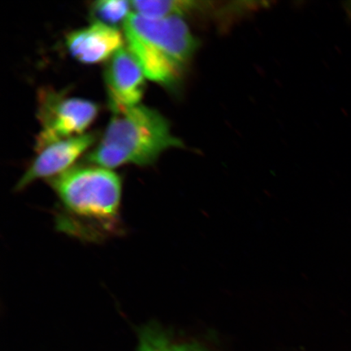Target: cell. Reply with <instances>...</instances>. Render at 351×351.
Returning <instances> with one entry per match:
<instances>
[{
	"label": "cell",
	"instance_id": "6da1fadb",
	"mask_svg": "<svg viewBox=\"0 0 351 351\" xmlns=\"http://www.w3.org/2000/svg\"><path fill=\"white\" fill-rule=\"evenodd\" d=\"M48 182L58 199L57 230L95 243L124 234L123 183L117 173L92 165L76 166Z\"/></svg>",
	"mask_w": 351,
	"mask_h": 351
},
{
	"label": "cell",
	"instance_id": "7a4b0ae2",
	"mask_svg": "<svg viewBox=\"0 0 351 351\" xmlns=\"http://www.w3.org/2000/svg\"><path fill=\"white\" fill-rule=\"evenodd\" d=\"M112 110V119L98 146L88 154L87 163L110 170L125 165L150 166L162 153L183 146L156 110L142 104Z\"/></svg>",
	"mask_w": 351,
	"mask_h": 351
},
{
	"label": "cell",
	"instance_id": "3957f363",
	"mask_svg": "<svg viewBox=\"0 0 351 351\" xmlns=\"http://www.w3.org/2000/svg\"><path fill=\"white\" fill-rule=\"evenodd\" d=\"M123 27L127 48L145 76L168 89L177 88L199 47L182 16L150 19L134 12Z\"/></svg>",
	"mask_w": 351,
	"mask_h": 351
},
{
	"label": "cell",
	"instance_id": "277c9868",
	"mask_svg": "<svg viewBox=\"0 0 351 351\" xmlns=\"http://www.w3.org/2000/svg\"><path fill=\"white\" fill-rule=\"evenodd\" d=\"M38 112L43 130L37 138V152L58 140L86 134L98 115L99 107L90 100L45 90L39 95Z\"/></svg>",
	"mask_w": 351,
	"mask_h": 351
},
{
	"label": "cell",
	"instance_id": "5b68a950",
	"mask_svg": "<svg viewBox=\"0 0 351 351\" xmlns=\"http://www.w3.org/2000/svg\"><path fill=\"white\" fill-rule=\"evenodd\" d=\"M92 133L58 140L37 152L32 163L25 170L14 188L21 191L38 179L50 180L71 169L73 163L95 142Z\"/></svg>",
	"mask_w": 351,
	"mask_h": 351
},
{
	"label": "cell",
	"instance_id": "8992f818",
	"mask_svg": "<svg viewBox=\"0 0 351 351\" xmlns=\"http://www.w3.org/2000/svg\"><path fill=\"white\" fill-rule=\"evenodd\" d=\"M145 74L128 48L123 47L108 60L104 72L112 109L140 104L145 91Z\"/></svg>",
	"mask_w": 351,
	"mask_h": 351
},
{
	"label": "cell",
	"instance_id": "52a82bcc",
	"mask_svg": "<svg viewBox=\"0 0 351 351\" xmlns=\"http://www.w3.org/2000/svg\"><path fill=\"white\" fill-rule=\"evenodd\" d=\"M125 38L118 29L93 22L66 37V47L73 58L85 64L110 60L123 48Z\"/></svg>",
	"mask_w": 351,
	"mask_h": 351
},
{
	"label": "cell",
	"instance_id": "ba28073f",
	"mask_svg": "<svg viewBox=\"0 0 351 351\" xmlns=\"http://www.w3.org/2000/svg\"><path fill=\"white\" fill-rule=\"evenodd\" d=\"M138 336V351H207L194 342L175 340L156 323L145 324Z\"/></svg>",
	"mask_w": 351,
	"mask_h": 351
},
{
	"label": "cell",
	"instance_id": "9c48e42d",
	"mask_svg": "<svg viewBox=\"0 0 351 351\" xmlns=\"http://www.w3.org/2000/svg\"><path fill=\"white\" fill-rule=\"evenodd\" d=\"M193 1H163V0H143L132 1L131 5L138 14L150 19H165V17L179 16L197 10L200 6Z\"/></svg>",
	"mask_w": 351,
	"mask_h": 351
},
{
	"label": "cell",
	"instance_id": "30bf717a",
	"mask_svg": "<svg viewBox=\"0 0 351 351\" xmlns=\"http://www.w3.org/2000/svg\"><path fill=\"white\" fill-rule=\"evenodd\" d=\"M130 8L131 2L125 0H101L92 3L90 14L94 22L117 29V25H124Z\"/></svg>",
	"mask_w": 351,
	"mask_h": 351
}]
</instances>
